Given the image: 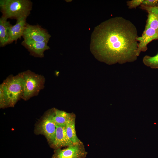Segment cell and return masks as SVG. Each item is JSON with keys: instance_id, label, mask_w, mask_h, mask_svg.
<instances>
[{"instance_id": "6da1fadb", "label": "cell", "mask_w": 158, "mask_h": 158, "mask_svg": "<svg viewBox=\"0 0 158 158\" xmlns=\"http://www.w3.org/2000/svg\"><path fill=\"white\" fill-rule=\"evenodd\" d=\"M138 37L136 27L130 20L112 18L96 27L91 51L98 60L109 65L133 62L138 57Z\"/></svg>"}, {"instance_id": "7a4b0ae2", "label": "cell", "mask_w": 158, "mask_h": 158, "mask_svg": "<svg viewBox=\"0 0 158 158\" xmlns=\"http://www.w3.org/2000/svg\"><path fill=\"white\" fill-rule=\"evenodd\" d=\"M32 2L28 0H1L0 7L2 16L7 19L27 17L32 9Z\"/></svg>"}, {"instance_id": "3957f363", "label": "cell", "mask_w": 158, "mask_h": 158, "mask_svg": "<svg viewBox=\"0 0 158 158\" xmlns=\"http://www.w3.org/2000/svg\"><path fill=\"white\" fill-rule=\"evenodd\" d=\"M7 95L9 107H13L23 94L24 79L23 72L8 77L1 84Z\"/></svg>"}, {"instance_id": "277c9868", "label": "cell", "mask_w": 158, "mask_h": 158, "mask_svg": "<svg viewBox=\"0 0 158 158\" xmlns=\"http://www.w3.org/2000/svg\"><path fill=\"white\" fill-rule=\"evenodd\" d=\"M23 73L24 85L22 99L27 101L37 95L40 91L44 88L45 80L43 76L36 74L29 70Z\"/></svg>"}, {"instance_id": "5b68a950", "label": "cell", "mask_w": 158, "mask_h": 158, "mask_svg": "<svg viewBox=\"0 0 158 158\" xmlns=\"http://www.w3.org/2000/svg\"><path fill=\"white\" fill-rule=\"evenodd\" d=\"M55 108L47 111L37 124L35 133L37 134L44 135L50 146L55 138L56 126L53 120Z\"/></svg>"}, {"instance_id": "8992f818", "label": "cell", "mask_w": 158, "mask_h": 158, "mask_svg": "<svg viewBox=\"0 0 158 158\" xmlns=\"http://www.w3.org/2000/svg\"><path fill=\"white\" fill-rule=\"evenodd\" d=\"M67 147L54 150L51 158H85L87 154L82 142Z\"/></svg>"}, {"instance_id": "52a82bcc", "label": "cell", "mask_w": 158, "mask_h": 158, "mask_svg": "<svg viewBox=\"0 0 158 158\" xmlns=\"http://www.w3.org/2000/svg\"><path fill=\"white\" fill-rule=\"evenodd\" d=\"M23 37L38 42H48L51 35L45 29L39 25H32L27 23Z\"/></svg>"}, {"instance_id": "ba28073f", "label": "cell", "mask_w": 158, "mask_h": 158, "mask_svg": "<svg viewBox=\"0 0 158 158\" xmlns=\"http://www.w3.org/2000/svg\"><path fill=\"white\" fill-rule=\"evenodd\" d=\"M48 42H38L29 39H24L22 44L28 49L32 56L35 57H44V52L50 49L48 45Z\"/></svg>"}, {"instance_id": "9c48e42d", "label": "cell", "mask_w": 158, "mask_h": 158, "mask_svg": "<svg viewBox=\"0 0 158 158\" xmlns=\"http://www.w3.org/2000/svg\"><path fill=\"white\" fill-rule=\"evenodd\" d=\"M158 39V30L150 28H145L142 35L137 38L138 44L137 55L139 56L141 52H145L147 49V45L153 40Z\"/></svg>"}, {"instance_id": "30bf717a", "label": "cell", "mask_w": 158, "mask_h": 158, "mask_svg": "<svg viewBox=\"0 0 158 158\" xmlns=\"http://www.w3.org/2000/svg\"><path fill=\"white\" fill-rule=\"evenodd\" d=\"M74 144L67 135L65 125L56 126L55 138L53 143L50 146V147L55 150Z\"/></svg>"}, {"instance_id": "8fae6325", "label": "cell", "mask_w": 158, "mask_h": 158, "mask_svg": "<svg viewBox=\"0 0 158 158\" xmlns=\"http://www.w3.org/2000/svg\"><path fill=\"white\" fill-rule=\"evenodd\" d=\"M26 17H23L17 20L16 24L11 25L8 29L10 44L13 41L16 42L23 36V32L27 24Z\"/></svg>"}, {"instance_id": "7c38bea8", "label": "cell", "mask_w": 158, "mask_h": 158, "mask_svg": "<svg viewBox=\"0 0 158 158\" xmlns=\"http://www.w3.org/2000/svg\"><path fill=\"white\" fill-rule=\"evenodd\" d=\"M140 8L148 13L145 28L158 30V6L149 7L140 5Z\"/></svg>"}, {"instance_id": "4fadbf2b", "label": "cell", "mask_w": 158, "mask_h": 158, "mask_svg": "<svg viewBox=\"0 0 158 158\" xmlns=\"http://www.w3.org/2000/svg\"><path fill=\"white\" fill-rule=\"evenodd\" d=\"M7 19L2 16L0 18V46H4L10 44L8 29L11 25Z\"/></svg>"}, {"instance_id": "5bb4252c", "label": "cell", "mask_w": 158, "mask_h": 158, "mask_svg": "<svg viewBox=\"0 0 158 158\" xmlns=\"http://www.w3.org/2000/svg\"><path fill=\"white\" fill-rule=\"evenodd\" d=\"M75 115L73 113H68L55 108L53 120L56 126H65Z\"/></svg>"}, {"instance_id": "9a60e30c", "label": "cell", "mask_w": 158, "mask_h": 158, "mask_svg": "<svg viewBox=\"0 0 158 158\" xmlns=\"http://www.w3.org/2000/svg\"><path fill=\"white\" fill-rule=\"evenodd\" d=\"M75 115L67 122L65 125L67 135L69 139L74 144L82 142L76 135L75 126Z\"/></svg>"}, {"instance_id": "2e32d148", "label": "cell", "mask_w": 158, "mask_h": 158, "mask_svg": "<svg viewBox=\"0 0 158 158\" xmlns=\"http://www.w3.org/2000/svg\"><path fill=\"white\" fill-rule=\"evenodd\" d=\"M142 62L145 65L152 68H158V53L153 56L148 55L145 56L143 59Z\"/></svg>"}, {"instance_id": "e0dca14e", "label": "cell", "mask_w": 158, "mask_h": 158, "mask_svg": "<svg viewBox=\"0 0 158 158\" xmlns=\"http://www.w3.org/2000/svg\"><path fill=\"white\" fill-rule=\"evenodd\" d=\"M9 107L8 97L1 84L0 85V108L4 109Z\"/></svg>"}, {"instance_id": "ac0fdd59", "label": "cell", "mask_w": 158, "mask_h": 158, "mask_svg": "<svg viewBox=\"0 0 158 158\" xmlns=\"http://www.w3.org/2000/svg\"><path fill=\"white\" fill-rule=\"evenodd\" d=\"M143 0H132L128 1L127 2V4L129 8H136V7L141 4Z\"/></svg>"}, {"instance_id": "d6986e66", "label": "cell", "mask_w": 158, "mask_h": 158, "mask_svg": "<svg viewBox=\"0 0 158 158\" xmlns=\"http://www.w3.org/2000/svg\"><path fill=\"white\" fill-rule=\"evenodd\" d=\"M158 0H144L141 5L149 7L157 6Z\"/></svg>"}, {"instance_id": "ffe728a7", "label": "cell", "mask_w": 158, "mask_h": 158, "mask_svg": "<svg viewBox=\"0 0 158 158\" xmlns=\"http://www.w3.org/2000/svg\"><path fill=\"white\" fill-rule=\"evenodd\" d=\"M157 6H158V4H157Z\"/></svg>"}]
</instances>
